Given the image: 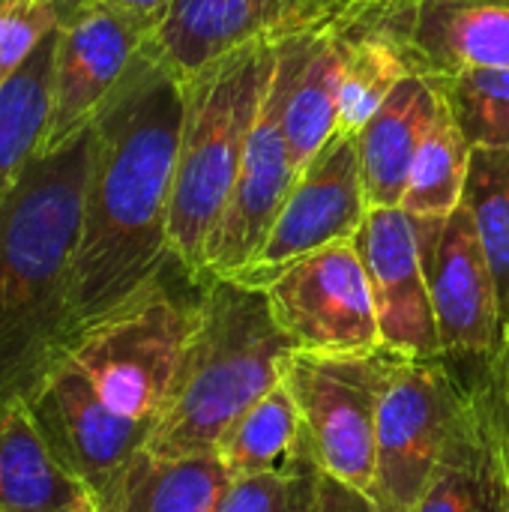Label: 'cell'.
<instances>
[{"label": "cell", "mask_w": 509, "mask_h": 512, "mask_svg": "<svg viewBox=\"0 0 509 512\" xmlns=\"http://www.w3.org/2000/svg\"><path fill=\"white\" fill-rule=\"evenodd\" d=\"M369 210L357 135L333 129L324 147L297 174L258 255L234 279L261 288L294 261L333 243L354 240Z\"/></svg>", "instance_id": "30bf717a"}, {"label": "cell", "mask_w": 509, "mask_h": 512, "mask_svg": "<svg viewBox=\"0 0 509 512\" xmlns=\"http://www.w3.org/2000/svg\"><path fill=\"white\" fill-rule=\"evenodd\" d=\"M201 282L174 264L150 291L69 339L60 351L102 396L138 423H153L180 372L198 321Z\"/></svg>", "instance_id": "5b68a950"}, {"label": "cell", "mask_w": 509, "mask_h": 512, "mask_svg": "<svg viewBox=\"0 0 509 512\" xmlns=\"http://www.w3.org/2000/svg\"><path fill=\"white\" fill-rule=\"evenodd\" d=\"M279 33L201 69L183 84L186 108L174 168L168 237L174 261L201 282L207 240L231 198L276 63Z\"/></svg>", "instance_id": "277c9868"}, {"label": "cell", "mask_w": 509, "mask_h": 512, "mask_svg": "<svg viewBox=\"0 0 509 512\" xmlns=\"http://www.w3.org/2000/svg\"><path fill=\"white\" fill-rule=\"evenodd\" d=\"M402 360L384 345L366 354L294 351L282 381L297 402L321 471L369 489L381 399Z\"/></svg>", "instance_id": "8992f818"}, {"label": "cell", "mask_w": 509, "mask_h": 512, "mask_svg": "<svg viewBox=\"0 0 509 512\" xmlns=\"http://www.w3.org/2000/svg\"><path fill=\"white\" fill-rule=\"evenodd\" d=\"M96 123L39 153L0 201V408L27 399L66 345Z\"/></svg>", "instance_id": "7a4b0ae2"}, {"label": "cell", "mask_w": 509, "mask_h": 512, "mask_svg": "<svg viewBox=\"0 0 509 512\" xmlns=\"http://www.w3.org/2000/svg\"><path fill=\"white\" fill-rule=\"evenodd\" d=\"M309 512H381L366 489H357L327 471H315V495Z\"/></svg>", "instance_id": "f1b7e54d"}, {"label": "cell", "mask_w": 509, "mask_h": 512, "mask_svg": "<svg viewBox=\"0 0 509 512\" xmlns=\"http://www.w3.org/2000/svg\"><path fill=\"white\" fill-rule=\"evenodd\" d=\"M96 3H105V6H111V9H117V12H123V15L156 30V24L165 18V12L171 9L174 0H96Z\"/></svg>", "instance_id": "f546056e"}, {"label": "cell", "mask_w": 509, "mask_h": 512, "mask_svg": "<svg viewBox=\"0 0 509 512\" xmlns=\"http://www.w3.org/2000/svg\"><path fill=\"white\" fill-rule=\"evenodd\" d=\"M468 399L456 363L405 357L381 399L369 495L381 512H411Z\"/></svg>", "instance_id": "52a82bcc"}, {"label": "cell", "mask_w": 509, "mask_h": 512, "mask_svg": "<svg viewBox=\"0 0 509 512\" xmlns=\"http://www.w3.org/2000/svg\"><path fill=\"white\" fill-rule=\"evenodd\" d=\"M315 453L291 471L237 477L210 512H309L315 495Z\"/></svg>", "instance_id": "4316f807"}, {"label": "cell", "mask_w": 509, "mask_h": 512, "mask_svg": "<svg viewBox=\"0 0 509 512\" xmlns=\"http://www.w3.org/2000/svg\"><path fill=\"white\" fill-rule=\"evenodd\" d=\"M183 108V81L144 48L123 90L96 117V150L69 270L66 342L138 300L177 264L168 216Z\"/></svg>", "instance_id": "6da1fadb"}, {"label": "cell", "mask_w": 509, "mask_h": 512, "mask_svg": "<svg viewBox=\"0 0 509 512\" xmlns=\"http://www.w3.org/2000/svg\"><path fill=\"white\" fill-rule=\"evenodd\" d=\"M462 204L471 210L498 294L501 351L509 333V150L471 147ZM501 357V354H498ZM495 363V360H492Z\"/></svg>", "instance_id": "cb8c5ba5"}, {"label": "cell", "mask_w": 509, "mask_h": 512, "mask_svg": "<svg viewBox=\"0 0 509 512\" xmlns=\"http://www.w3.org/2000/svg\"><path fill=\"white\" fill-rule=\"evenodd\" d=\"M468 165H471V144L459 129L453 108L441 90L438 108L432 114V123L423 135V144L411 168L402 210L411 219H432V222L447 219L465 198Z\"/></svg>", "instance_id": "603a6c76"}, {"label": "cell", "mask_w": 509, "mask_h": 512, "mask_svg": "<svg viewBox=\"0 0 509 512\" xmlns=\"http://www.w3.org/2000/svg\"><path fill=\"white\" fill-rule=\"evenodd\" d=\"M60 3V12H63V18L69 15V12H75V9H81V6H87V3H93V0H57Z\"/></svg>", "instance_id": "d6a6232c"}, {"label": "cell", "mask_w": 509, "mask_h": 512, "mask_svg": "<svg viewBox=\"0 0 509 512\" xmlns=\"http://www.w3.org/2000/svg\"><path fill=\"white\" fill-rule=\"evenodd\" d=\"M414 228L435 306L441 357L450 363L498 360V294L471 210L459 204L447 219H414Z\"/></svg>", "instance_id": "7c38bea8"}, {"label": "cell", "mask_w": 509, "mask_h": 512, "mask_svg": "<svg viewBox=\"0 0 509 512\" xmlns=\"http://www.w3.org/2000/svg\"><path fill=\"white\" fill-rule=\"evenodd\" d=\"M213 453L219 456L231 480L291 471L297 462H303L312 447L285 381L261 396L255 405H249L222 432Z\"/></svg>", "instance_id": "44dd1931"}, {"label": "cell", "mask_w": 509, "mask_h": 512, "mask_svg": "<svg viewBox=\"0 0 509 512\" xmlns=\"http://www.w3.org/2000/svg\"><path fill=\"white\" fill-rule=\"evenodd\" d=\"M27 405L48 444L96 492L99 501L117 483L132 456L144 450L153 429V423L114 414L93 384L60 354L30 390Z\"/></svg>", "instance_id": "4fadbf2b"}, {"label": "cell", "mask_w": 509, "mask_h": 512, "mask_svg": "<svg viewBox=\"0 0 509 512\" xmlns=\"http://www.w3.org/2000/svg\"><path fill=\"white\" fill-rule=\"evenodd\" d=\"M354 243L369 276L381 345L411 360L441 357L438 321L414 219L402 207H372Z\"/></svg>", "instance_id": "5bb4252c"}, {"label": "cell", "mask_w": 509, "mask_h": 512, "mask_svg": "<svg viewBox=\"0 0 509 512\" xmlns=\"http://www.w3.org/2000/svg\"><path fill=\"white\" fill-rule=\"evenodd\" d=\"M0 512H99L96 492L48 444L27 399L0 408Z\"/></svg>", "instance_id": "ac0fdd59"}, {"label": "cell", "mask_w": 509, "mask_h": 512, "mask_svg": "<svg viewBox=\"0 0 509 512\" xmlns=\"http://www.w3.org/2000/svg\"><path fill=\"white\" fill-rule=\"evenodd\" d=\"M60 18L57 0H0V87L27 66Z\"/></svg>", "instance_id": "83f0119b"}, {"label": "cell", "mask_w": 509, "mask_h": 512, "mask_svg": "<svg viewBox=\"0 0 509 512\" xmlns=\"http://www.w3.org/2000/svg\"><path fill=\"white\" fill-rule=\"evenodd\" d=\"M408 54L426 78L509 69V0H417Z\"/></svg>", "instance_id": "e0dca14e"}, {"label": "cell", "mask_w": 509, "mask_h": 512, "mask_svg": "<svg viewBox=\"0 0 509 512\" xmlns=\"http://www.w3.org/2000/svg\"><path fill=\"white\" fill-rule=\"evenodd\" d=\"M291 21L288 27L279 30L273 75L261 99L237 183L207 240L201 279L207 276L234 279L252 264L285 195L297 180V168L285 135V105L297 72V42H294Z\"/></svg>", "instance_id": "ba28073f"}, {"label": "cell", "mask_w": 509, "mask_h": 512, "mask_svg": "<svg viewBox=\"0 0 509 512\" xmlns=\"http://www.w3.org/2000/svg\"><path fill=\"white\" fill-rule=\"evenodd\" d=\"M228 486L231 474L216 453L162 459L138 450L99 501V512H210Z\"/></svg>", "instance_id": "ffe728a7"}, {"label": "cell", "mask_w": 509, "mask_h": 512, "mask_svg": "<svg viewBox=\"0 0 509 512\" xmlns=\"http://www.w3.org/2000/svg\"><path fill=\"white\" fill-rule=\"evenodd\" d=\"M486 363H456L465 369L468 399L411 512H509L507 453Z\"/></svg>", "instance_id": "9a60e30c"}, {"label": "cell", "mask_w": 509, "mask_h": 512, "mask_svg": "<svg viewBox=\"0 0 509 512\" xmlns=\"http://www.w3.org/2000/svg\"><path fill=\"white\" fill-rule=\"evenodd\" d=\"M408 75H414V69L405 33H375L360 39L342 75L336 129L357 135Z\"/></svg>", "instance_id": "d4e9b609"}, {"label": "cell", "mask_w": 509, "mask_h": 512, "mask_svg": "<svg viewBox=\"0 0 509 512\" xmlns=\"http://www.w3.org/2000/svg\"><path fill=\"white\" fill-rule=\"evenodd\" d=\"M150 36L153 27L96 0L60 18L45 150L96 123L135 72Z\"/></svg>", "instance_id": "8fae6325"}, {"label": "cell", "mask_w": 509, "mask_h": 512, "mask_svg": "<svg viewBox=\"0 0 509 512\" xmlns=\"http://www.w3.org/2000/svg\"><path fill=\"white\" fill-rule=\"evenodd\" d=\"M294 351L261 288L201 279L198 321L144 450L162 459L213 453L222 432L282 384Z\"/></svg>", "instance_id": "3957f363"}, {"label": "cell", "mask_w": 509, "mask_h": 512, "mask_svg": "<svg viewBox=\"0 0 509 512\" xmlns=\"http://www.w3.org/2000/svg\"><path fill=\"white\" fill-rule=\"evenodd\" d=\"M306 0H174L147 54L183 84L210 63L279 33Z\"/></svg>", "instance_id": "2e32d148"}, {"label": "cell", "mask_w": 509, "mask_h": 512, "mask_svg": "<svg viewBox=\"0 0 509 512\" xmlns=\"http://www.w3.org/2000/svg\"><path fill=\"white\" fill-rule=\"evenodd\" d=\"M438 81L408 75L357 132L363 189L369 207H402L423 135L438 108Z\"/></svg>", "instance_id": "d6986e66"}, {"label": "cell", "mask_w": 509, "mask_h": 512, "mask_svg": "<svg viewBox=\"0 0 509 512\" xmlns=\"http://www.w3.org/2000/svg\"><path fill=\"white\" fill-rule=\"evenodd\" d=\"M276 324L303 354L381 348L369 276L354 240L312 252L261 285Z\"/></svg>", "instance_id": "9c48e42d"}, {"label": "cell", "mask_w": 509, "mask_h": 512, "mask_svg": "<svg viewBox=\"0 0 509 512\" xmlns=\"http://www.w3.org/2000/svg\"><path fill=\"white\" fill-rule=\"evenodd\" d=\"M435 81L471 147L509 150V69H471Z\"/></svg>", "instance_id": "484cf974"}, {"label": "cell", "mask_w": 509, "mask_h": 512, "mask_svg": "<svg viewBox=\"0 0 509 512\" xmlns=\"http://www.w3.org/2000/svg\"><path fill=\"white\" fill-rule=\"evenodd\" d=\"M489 369V387H492V402H495V414H498V426H501V438H504V453H507V468H509V396L504 393L492 363H486Z\"/></svg>", "instance_id": "4dcf8cb0"}, {"label": "cell", "mask_w": 509, "mask_h": 512, "mask_svg": "<svg viewBox=\"0 0 509 512\" xmlns=\"http://www.w3.org/2000/svg\"><path fill=\"white\" fill-rule=\"evenodd\" d=\"M492 363V360H489ZM492 369H495V375H498V381H501V387H504V393L509 396V333H507V345H504V351H501V357L492 363Z\"/></svg>", "instance_id": "1f68e13d"}, {"label": "cell", "mask_w": 509, "mask_h": 512, "mask_svg": "<svg viewBox=\"0 0 509 512\" xmlns=\"http://www.w3.org/2000/svg\"><path fill=\"white\" fill-rule=\"evenodd\" d=\"M57 27L42 39L27 66L0 87V201L12 192L27 165L45 150L51 123Z\"/></svg>", "instance_id": "7402d4cb"}]
</instances>
